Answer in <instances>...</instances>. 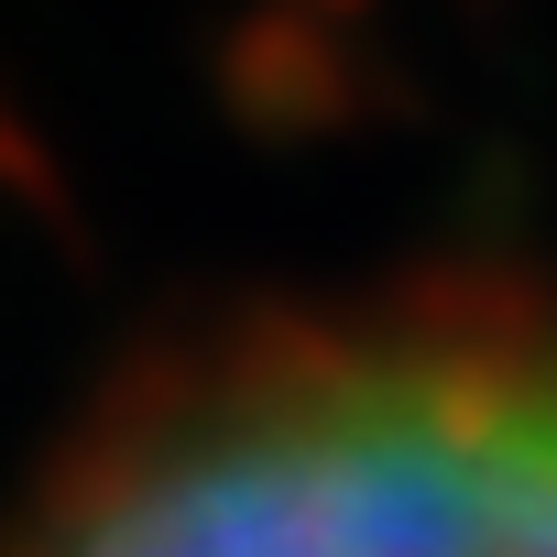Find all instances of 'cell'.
Returning <instances> with one entry per match:
<instances>
[{
    "mask_svg": "<svg viewBox=\"0 0 557 557\" xmlns=\"http://www.w3.org/2000/svg\"><path fill=\"white\" fill-rule=\"evenodd\" d=\"M0 557H557V296L251 307L110 383Z\"/></svg>",
    "mask_w": 557,
    "mask_h": 557,
    "instance_id": "6da1fadb",
    "label": "cell"
}]
</instances>
